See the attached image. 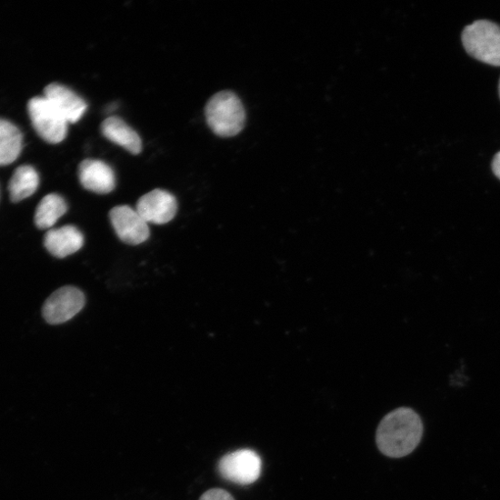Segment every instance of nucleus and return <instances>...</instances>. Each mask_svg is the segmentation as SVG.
<instances>
[{"instance_id": "1", "label": "nucleus", "mask_w": 500, "mask_h": 500, "mask_svg": "<svg viewBox=\"0 0 500 500\" xmlns=\"http://www.w3.org/2000/svg\"><path fill=\"white\" fill-rule=\"evenodd\" d=\"M424 434L420 416L412 409L399 408L388 414L376 432L380 452L390 458H404L419 445Z\"/></svg>"}, {"instance_id": "2", "label": "nucleus", "mask_w": 500, "mask_h": 500, "mask_svg": "<svg viewBox=\"0 0 500 500\" xmlns=\"http://www.w3.org/2000/svg\"><path fill=\"white\" fill-rule=\"evenodd\" d=\"M205 116L210 128L222 137L236 135L245 123L241 100L231 91H222L213 95L205 107Z\"/></svg>"}, {"instance_id": "3", "label": "nucleus", "mask_w": 500, "mask_h": 500, "mask_svg": "<svg viewBox=\"0 0 500 500\" xmlns=\"http://www.w3.org/2000/svg\"><path fill=\"white\" fill-rule=\"evenodd\" d=\"M463 44L473 58L500 67V27L486 20L476 21L463 32Z\"/></svg>"}, {"instance_id": "4", "label": "nucleus", "mask_w": 500, "mask_h": 500, "mask_svg": "<svg viewBox=\"0 0 500 500\" xmlns=\"http://www.w3.org/2000/svg\"><path fill=\"white\" fill-rule=\"evenodd\" d=\"M27 108L33 126L42 139L50 144L65 139L68 122L45 96L32 98Z\"/></svg>"}, {"instance_id": "5", "label": "nucleus", "mask_w": 500, "mask_h": 500, "mask_svg": "<svg viewBox=\"0 0 500 500\" xmlns=\"http://www.w3.org/2000/svg\"><path fill=\"white\" fill-rule=\"evenodd\" d=\"M263 463L252 449H239L224 456L218 465L220 475L234 484L247 485L256 482L262 475Z\"/></svg>"}, {"instance_id": "6", "label": "nucleus", "mask_w": 500, "mask_h": 500, "mask_svg": "<svg viewBox=\"0 0 500 500\" xmlns=\"http://www.w3.org/2000/svg\"><path fill=\"white\" fill-rule=\"evenodd\" d=\"M85 305L84 293L74 286H65L50 295L43 306V316L50 325L66 323L77 315Z\"/></svg>"}, {"instance_id": "7", "label": "nucleus", "mask_w": 500, "mask_h": 500, "mask_svg": "<svg viewBox=\"0 0 500 500\" xmlns=\"http://www.w3.org/2000/svg\"><path fill=\"white\" fill-rule=\"evenodd\" d=\"M135 210L147 224L165 225L175 218L177 202L171 193L155 189L139 198Z\"/></svg>"}, {"instance_id": "8", "label": "nucleus", "mask_w": 500, "mask_h": 500, "mask_svg": "<svg viewBox=\"0 0 500 500\" xmlns=\"http://www.w3.org/2000/svg\"><path fill=\"white\" fill-rule=\"evenodd\" d=\"M110 220L117 235L128 245H140L149 237L147 223L129 206L115 207L110 212Z\"/></svg>"}, {"instance_id": "9", "label": "nucleus", "mask_w": 500, "mask_h": 500, "mask_svg": "<svg viewBox=\"0 0 500 500\" xmlns=\"http://www.w3.org/2000/svg\"><path fill=\"white\" fill-rule=\"evenodd\" d=\"M44 96L65 118L68 124H75L85 115L87 105L70 88L60 84H50L44 90Z\"/></svg>"}, {"instance_id": "10", "label": "nucleus", "mask_w": 500, "mask_h": 500, "mask_svg": "<svg viewBox=\"0 0 500 500\" xmlns=\"http://www.w3.org/2000/svg\"><path fill=\"white\" fill-rule=\"evenodd\" d=\"M82 185L96 194H109L115 190L116 180L113 169L98 160H85L78 169Z\"/></svg>"}, {"instance_id": "11", "label": "nucleus", "mask_w": 500, "mask_h": 500, "mask_svg": "<svg viewBox=\"0 0 500 500\" xmlns=\"http://www.w3.org/2000/svg\"><path fill=\"white\" fill-rule=\"evenodd\" d=\"M85 243L82 232L73 225L48 230L44 237L47 252L56 258H66L78 252Z\"/></svg>"}, {"instance_id": "12", "label": "nucleus", "mask_w": 500, "mask_h": 500, "mask_svg": "<svg viewBox=\"0 0 500 500\" xmlns=\"http://www.w3.org/2000/svg\"><path fill=\"white\" fill-rule=\"evenodd\" d=\"M104 135L110 141L123 146L130 154L137 155L142 150V141L138 134L123 119L117 116L107 118L102 125Z\"/></svg>"}, {"instance_id": "13", "label": "nucleus", "mask_w": 500, "mask_h": 500, "mask_svg": "<svg viewBox=\"0 0 500 500\" xmlns=\"http://www.w3.org/2000/svg\"><path fill=\"white\" fill-rule=\"evenodd\" d=\"M67 210L65 200L60 195H46L36 208L35 224L41 230H50L67 213Z\"/></svg>"}, {"instance_id": "14", "label": "nucleus", "mask_w": 500, "mask_h": 500, "mask_svg": "<svg viewBox=\"0 0 500 500\" xmlns=\"http://www.w3.org/2000/svg\"><path fill=\"white\" fill-rule=\"evenodd\" d=\"M22 148L21 131L9 121L0 119V166L15 163L19 158Z\"/></svg>"}, {"instance_id": "15", "label": "nucleus", "mask_w": 500, "mask_h": 500, "mask_svg": "<svg viewBox=\"0 0 500 500\" xmlns=\"http://www.w3.org/2000/svg\"><path fill=\"white\" fill-rule=\"evenodd\" d=\"M39 186V176L29 165L17 168L9 183V192L14 203L22 202L35 193Z\"/></svg>"}, {"instance_id": "16", "label": "nucleus", "mask_w": 500, "mask_h": 500, "mask_svg": "<svg viewBox=\"0 0 500 500\" xmlns=\"http://www.w3.org/2000/svg\"><path fill=\"white\" fill-rule=\"evenodd\" d=\"M199 500H235L230 493L224 489L215 488L208 490Z\"/></svg>"}, {"instance_id": "17", "label": "nucleus", "mask_w": 500, "mask_h": 500, "mask_svg": "<svg viewBox=\"0 0 500 500\" xmlns=\"http://www.w3.org/2000/svg\"><path fill=\"white\" fill-rule=\"evenodd\" d=\"M492 169L495 175L500 180V152L495 156L493 160Z\"/></svg>"}, {"instance_id": "18", "label": "nucleus", "mask_w": 500, "mask_h": 500, "mask_svg": "<svg viewBox=\"0 0 500 500\" xmlns=\"http://www.w3.org/2000/svg\"><path fill=\"white\" fill-rule=\"evenodd\" d=\"M498 90H499V96H500V80H499V86H498Z\"/></svg>"}]
</instances>
